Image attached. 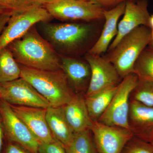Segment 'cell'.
<instances>
[{"instance_id": "obj_36", "label": "cell", "mask_w": 153, "mask_h": 153, "mask_svg": "<svg viewBox=\"0 0 153 153\" xmlns=\"http://www.w3.org/2000/svg\"><path fill=\"white\" fill-rule=\"evenodd\" d=\"M1 13H1V12H0V14H1Z\"/></svg>"}, {"instance_id": "obj_19", "label": "cell", "mask_w": 153, "mask_h": 153, "mask_svg": "<svg viewBox=\"0 0 153 153\" xmlns=\"http://www.w3.org/2000/svg\"><path fill=\"white\" fill-rule=\"evenodd\" d=\"M118 86L108 88L90 96L84 95L88 114L92 121H98L105 112L117 91Z\"/></svg>"}, {"instance_id": "obj_21", "label": "cell", "mask_w": 153, "mask_h": 153, "mask_svg": "<svg viewBox=\"0 0 153 153\" xmlns=\"http://www.w3.org/2000/svg\"><path fill=\"white\" fill-rule=\"evenodd\" d=\"M65 149L66 153H98L89 129L74 133L72 141Z\"/></svg>"}, {"instance_id": "obj_10", "label": "cell", "mask_w": 153, "mask_h": 153, "mask_svg": "<svg viewBox=\"0 0 153 153\" xmlns=\"http://www.w3.org/2000/svg\"><path fill=\"white\" fill-rule=\"evenodd\" d=\"M1 99L17 106L47 108L51 106L31 84L22 77L10 82L0 83Z\"/></svg>"}, {"instance_id": "obj_11", "label": "cell", "mask_w": 153, "mask_h": 153, "mask_svg": "<svg viewBox=\"0 0 153 153\" xmlns=\"http://www.w3.org/2000/svg\"><path fill=\"white\" fill-rule=\"evenodd\" d=\"M98 153H122L129 141L133 137L128 129L93 122L90 128Z\"/></svg>"}, {"instance_id": "obj_31", "label": "cell", "mask_w": 153, "mask_h": 153, "mask_svg": "<svg viewBox=\"0 0 153 153\" xmlns=\"http://www.w3.org/2000/svg\"><path fill=\"white\" fill-rule=\"evenodd\" d=\"M55 1L56 0H33L35 4H39L43 6L51 4Z\"/></svg>"}, {"instance_id": "obj_7", "label": "cell", "mask_w": 153, "mask_h": 153, "mask_svg": "<svg viewBox=\"0 0 153 153\" xmlns=\"http://www.w3.org/2000/svg\"><path fill=\"white\" fill-rule=\"evenodd\" d=\"M52 18L44 6L37 4L12 15L0 35V49L21 38L36 24L48 22Z\"/></svg>"}, {"instance_id": "obj_17", "label": "cell", "mask_w": 153, "mask_h": 153, "mask_svg": "<svg viewBox=\"0 0 153 153\" xmlns=\"http://www.w3.org/2000/svg\"><path fill=\"white\" fill-rule=\"evenodd\" d=\"M62 107L65 117L74 133L90 129L93 121L88 114L84 95L81 93L75 94L73 99Z\"/></svg>"}, {"instance_id": "obj_28", "label": "cell", "mask_w": 153, "mask_h": 153, "mask_svg": "<svg viewBox=\"0 0 153 153\" xmlns=\"http://www.w3.org/2000/svg\"><path fill=\"white\" fill-rule=\"evenodd\" d=\"M4 153H32L21 146L15 143H9L5 148Z\"/></svg>"}, {"instance_id": "obj_32", "label": "cell", "mask_w": 153, "mask_h": 153, "mask_svg": "<svg viewBox=\"0 0 153 153\" xmlns=\"http://www.w3.org/2000/svg\"><path fill=\"white\" fill-rule=\"evenodd\" d=\"M150 28L151 30V36L152 41L153 40V14L151 15L149 19Z\"/></svg>"}, {"instance_id": "obj_8", "label": "cell", "mask_w": 153, "mask_h": 153, "mask_svg": "<svg viewBox=\"0 0 153 153\" xmlns=\"http://www.w3.org/2000/svg\"><path fill=\"white\" fill-rule=\"evenodd\" d=\"M0 115L5 137L10 142L21 146L32 153H38L40 143L10 105L1 99Z\"/></svg>"}, {"instance_id": "obj_9", "label": "cell", "mask_w": 153, "mask_h": 153, "mask_svg": "<svg viewBox=\"0 0 153 153\" xmlns=\"http://www.w3.org/2000/svg\"><path fill=\"white\" fill-rule=\"evenodd\" d=\"M85 59L91 71L89 85L85 96H90L108 88L118 86L122 79L113 65L101 55L87 53Z\"/></svg>"}, {"instance_id": "obj_1", "label": "cell", "mask_w": 153, "mask_h": 153, "mask_svg": "<svg viewBox=\"0 0 153 153\" xmlns=\"http://www.w3.org/2000/svg\"><path fill=\"white\" fill-rule=\"evenodd\" d=\"M103 21L50 24L42 22L45 39L60 55L76 57L89 51L99 37Z\"/></svg>"}, {"instance_id": "obj_23", "label": "cell", "mask_w": 153, "mask_h": 153, "mask_svg": "<svg viewBox=\"0 0 153 153\" xmlns=\"http://www.w3.org/2000/svg\"><path fill=\"white\" fill-rule=\"evenodd\" d=\"M130 99L153 106V80L140 79L132 91Z\"/></svg>"}, {"instance_id": "obj_26", "label": "cell", "mask_w": 153, "mask_h": 153, "mask_svg": "<svg viewBox=\"0 0 153 153\" xmlns=\"http://www.w3.org/2000/svg\"><path fill=\"white\" fill-rule=\"evenodd\" d=\"M38 153H66V152L63 145L56 140L52 142L40 144Z\"/></svg>"}, {"instance_id": "obj_4", "label": "cell", "mask_w": 153, "mask_h": 153, "mask_svg": "<svg viewBox=\"0 0 153 153\" xmlns=\"http://www.w3.org/2000/svg\"><path fill=\"white\" fill-rule=\"evenodd\" d=\"M151 41L150 28L140 26L121 39L104 57L112 63L123 79L134 73L135 63Z\"/></svg>"}, {"instance_id": "obj_13", "label": "cell", "mask_w": 153, "mask_h": 153, "mask_svg": "<svg viewBox=\"0 0 153 153\" xmlns=\"http://www.w3.org/2000/svg\"><path fill=\"white\" fill-rule=\"evenodd\" d=\"M10 105L40 144L52 142L56 140L47 124V108L12 105Z\"/></svg>"}, {"instance_id": "obj_12", "label": "cell", "mask_w": 153, "mask_h": 153, "mask_svg": "<svg viewBox=\"0 0 153 153\" xmlns=\"http://www.w3.org/2000/svg\"><path fill=\"white\" fill-rule=\"evenodd\" d=\"M148 0H131L126 3L123 18L118 24L117 33L108 47L112 50L121 39L141 26L150 28L151 15L148 10Z\"/></svg>"}, {"instance_id": "obj_33", "label": "cell", "mask_w": 153, "mask_h": 153, "mask_svg": "<svg viewBox=\"0 0 153 153\" xmlns=\"http://www.w3.org/2000/svg\"><path fill=\"white\" fill-rule=\"evenodd\" d=\"M149 47L151 49H153V40L151 41L150 43L149 44Z\"/></svg>"}, {"instance_id": "obj_35", "label": "cell", "mask_w": 153, "mask_h": 153, "mask_svg": "<svg viewBox=\"0 0 153 153\" xmlns=\"http://www.w3.org/2000/svg\"><path fill=\"white\" fill-rule=\"evenodd\" d=\"M1 85H0V100H1Z\"/></svg>"}, {"instance_id": "obj_5", "label": "cell", "mask_w": 153, "mask_h": 153, "mask_svg": "<svg viewBox=\"0 0 153 153\" xmlns=\"http://www.w3.org/2000/svg\"><path fill=\"white\" fill-rule=\"evenodd\" d=\"M53 18L63 22H98L104 20V9L90 0H56L43 6Z\"/></svg>"}, {"instance_id": "obj_30", "label": "cell", "mask_w": 153, "mask_h": 153, "mask_svg": "<svg viewBox=\"0 0 153 153\" xmlns=\"http://www.w3.org/2000/svg\"><path fill=\"white\" fill-rule=\"evenodd\" d=\"M4 137V126H3L1 118L0 115V153H2V151L3 141Z\"/></svg>"}, {"instance_id": "obj_14", "label": "cell", "mask_w": 153, "mask_h": 153, "mask_svg": "<svg viewBox=\"0 0 153 153\" xmlns=\"http://www.w3.org/2000/svg\"><path fill=\"white\" fill-rule=\"evenodd\" d=\"M128 121L134 137L150 143L153 137V106L130 99Z\"/></svg>"}, {"instance_id": "obj_29", "label": "cell", "mask_w": 153, "mask_h": 153, "mask_svg": "<svg viewBox=\"0 0 153 153\" xmlns=\"http://www.w3.org/2000/svg\"><path fill=\"white\" fill-rule=\"evenodd\" d=\"M12 16L11 14L8 13H2L0 14V35L3 30L7 25L9 19Z\"/></svg>"}, {"instance_id": "obj_34", "label": "cell", "mask_w": 153, "mask_h": 153, "mask_svg": "<svg viewBox=\"0 0 153 153\" xmlns=\"http://www.w3.org/2000/svg\"><path fill=\"white\" fill-rule=\"evenodd\" d=\"M150 143L152 144V146L153 147V137H152V140H151V141L150 142Z\"/></svg>"}, {"instance_id": "obj_25", "label": "cell", "mask_w": 153, "mask_h": 153, "mask_svg": "<svg viewBox=\"0 0 153 153\" xmlns=\"http://www.w3.org/2000/svg\"><path fill=\"white\" fill-rule=\"evenodd\" d=\"M122 153H153V147L150 143L134 138L126 144Z\"/></svg>"}, {"instance_id": "obj_20", "label": "cell", "mask_w": 153, "mask_h": 153, "mask_svg": "<svg viewBox=\"0 0 153 153\" xmlns=\"http://www.w3.org/2000/svg\"><path fill=\"white\" fill-rule=\"evenodd\" d=\"M21 77V68L7 47L0 49V83Z\"/></svg>"}, {"instance_id": "obj_2", "label": "cell", "mask_w": 153, "mask_h": 153, "mask_svg": "<svg viewBox=\"0 0 153 153\" xmlns=\"http://www.w3.org/2000/svg\"><path fill=\"white\" fill-rule=\"evenodd\" d=\"M7 47L20 65L39 70L61 69L60 55L39 34L35 26Z\"/></svg>"}, {"instance_id": "obj_27", "label": "cell", "mask_w": 153, "mask_h": 153, "mask_svg": "<svg viewBox=\"0 0 153 153\" xmlns=\"http://www.w3.org/2000/svg\"><path fill=\"white\" fill-rule=\"evenodd\" d=\"M90 1L100 6L104 10H109L114 7L122 3H126L128 1H131V0H90Z\"/></svg>"}, {"instance_id": "obj_16", "label": "cell", "mask_w": 153, "mask_h": 153, "mask_svg": "<svg viewBox=\"0 0 153 153\" xmlns=\"http://www.w3.org/2000/svg\"><path fill=\"white\" fill-rule=\"evenodd\" d=\"M126 3H122L114 7L105 10L104 22L102 30L95 44L87 53L101 55L108 49L117 33L119 19L123 15Z\"/></svg>"}, {"instance_id": "obj_18", "label": "cell", "mask_w": 153, "mask_h": 153, "mask_svg": "<svg viewBox=\"0 0 153 153\" xmlns=\"http://www.w3.org/2000/svg\"><path fill=\"white\" fill-rule=\"evenodd\" d=\"M46 118L52 135L64 148L70 144L74 132L67 121L63 107L49 106L47 108Z\"/></svg>"}, {"instance_id": "obj_3", "label": "cell", "mask_w": 153, "mask_h": 153, "mask_svg": "<svg viewBox=\"0 0 153 153\" xmlns=\"http://www.w3.org/2000/svg\"><path fill=\"white\" fill-rule=\"evenodd\" d=\"M20 65L21 77L29 82L51 106H63L74 98L75 94L62 69L39 70Z\"/></svg>"}, {"instance_id": "obj_6", "label": "cell", "mask_w": 153, "mask_h": 153, "mask_svg": "<svg viewBox=\"0 0 153 153\" xmlns=\"http://www.w3.org/2000/svg\"><path fill=\"white\" fill-rule=\"evenodd\" d=\"M138 81V77L134 73L123 79L109 106L99 119V122L130 129L128 118L130 96Z\"/></svg>"}, {"instance_id": "obj_24", "label": "cell", "mask_w": 153, "mask_h": 153, "mask_svg": "<svg viewBox=\"0 0 153 153\" xmlns=\"http://www.w3.org/2000/svg\"><path fill=\"white\" fill-rule=\"evenodd\" d=\"M35 4L33 0H0V12L13 15L27 10Z\"/></svg>"}, {"instance_id": "obj_22", "label": "cell", "mask_w": 153, "mask_h": 153, "mask_svg": "<svg viewBox=\"0 0 153 153\" xmlns=\"http://www.w3.org/2000/svg\"><path fill=\"white\" fill-rule=\"evenodd\" d=\"M134 73L139 79L153 80V49L146 48L135 63Z\"/></svg>"}, {"instance_id": "obj_15", "label": "cell", "mask_w": 153, "mask_h": 153, "mask_svg": "<svg viewBox=\"0 0 153 153\" xmlns=\"http://www.w3.org/2000/svg\"><path fill=\"white\" fill-rule=\"evenodd\" d=\"M60 55L61 69L71 88L76 91L86 92L91 74L90 66L87 61L77 57Z\"/></svg>"}]
</instances>
